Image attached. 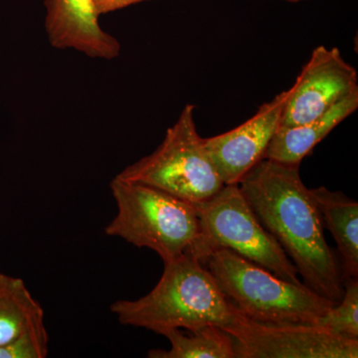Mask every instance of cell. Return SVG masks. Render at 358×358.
I'll use <instances>...</instances> for the list:
<instances>
[{
    "mask_svg": "<svg viewBox=\"0 0 358 358\" xmlns=\"http://www.w3.org/2000/svg\"><path fill=\"white\" fill-rule=\"evenodd\" d=\"M263 227L277 240L310 291L338 303L345 294L338 256L301 178L300 164L263 159L238 182Z\"/></svg>",
    "mask_w": 358,
    "mask_h": 358,
    "instance_id": "1",
    "label": "cell"
},
{
    "mask_svg": "<svg viewBox=\"0 0 358 358\" xmlns=\"http://www.w3.org/2000/svg\"><path fill=\"white\" fill-rule=\"evenodd\" d=\"M110 310L124 326L159 334L204 324L224 327L235 313L213 275L188 252L164 262V273L150 293L138 300L117 301Z\"/></svg>",
    "mask_w": 358,
    "mask_h": 358,
    "instance_id": "2",
    "label": "cell"
},
{
    "mask_svg": "<svg viewBox=\"0 0 358 358\" xmlns=\"http://www.w3.org/2000/svg\"><path fill=\"white\" fill-rule=\"evenodd\" d=\"M203 264L228 303L255 322L317 324L336 305L305 285L285 281L231 250H215Z\"/></svg>",
    "mask_w": 358,
    "mask_h": 358,
    "instance_id": "3",
    "label": "cell"
},
{
    "mask_svg": "<svg viewBox=\"0 0 358 358\" xmlns=\"http://www.w3.org/2000/svg\"><path fill=\"white\" fill-rule=\"evenodd\" d=\"M110 188L117 213L105 228L108 236L152 250L164 263L192 247L199 233L194 204L159 188L117 176L110 181Z\"/></svg>",
    "mask_w": 358,
    "mask_h": 358,
    "instance_id": "4",
    "label": "cell"
},
{
    "mask_svg": "<svg viewBox=\"0 0 358 358\" xmlns=\"http://www.w3.org/2000/svg\"><path fill=\"white\" fill-rule=\"evenodd\" d=\"M199 233L188 253L204 263L217 249L235 252L292 284L303 285L284 250L263 227L238 185H225L210 199L194 204Z\"/></svg>",
    "mask_w": 358,
    "mask_h": 358,
    "instance_id": "5",
    "label": "cell"
},
{
    "mask_svg": "<svg viewBox=\"0 0 358 358\" xmlns=\"http://www.w3.org/2000/svg\"><path fill=\"white\" fill-rule=\"evenodd\" d=\"M194 110V106L186 105L159 148L117 178L159 188L192 204L218 192L225 185L197 131Z\"/></svg>",
    "mask_w": 358,
    "mask_h": 358,
    "instance_id": "6",
    "label": "cell"
},
{
    "mask_svg": "<svg viewBox=\"0 0 358 358\" xmlns=\"http://www.w3.org/2000/svg\"><path fill=\"white\" fill-rule=\"evenodd\" d=\"M236 358H357L358 341L329 333L317 324H266L235 310L227 326Z\"/></svg>",
    "mask_w": 358,
    "mask_h": 358,
    "instance_id": "7",
    "label": "cell"
},
{
    "mask_svg": "<svg viewBox=\"0 0 358 358\" xmlns=\"http://www.w3.org/2000/svg\"><path fill=\"white\" fill-rule=\"evenodd\" d=\"M357 72L338 48L324 45L313 49L307 64L292 86L280 128L312 122L341 99L358 90Z\"/></svg>",
    "mask_w": 358,
    "mask_h": 358,
    "instance_id": "8",
    "label": "cell"
},
{
    "mask_svg": "<svg viewBox=\"0 0 358 358\" xmlns=\"http://www.w3.org/2000/svg\"><path fill=\"white\" fill-rule=\"evenodd\" d=\"M291 94L292 87L261 106L251 119L237 128L203 138L205 150L224 185H238L264 159L281 126L285 106Z\"/></svg>",
    "mask_w": 358,
    "mask_h": 358,
    "instance_id": "9",
    "label": "cell"
},
{
    "mask_svg": "<svg viewBox=\"0 0 358 358\" xmlns=\"http://www.w3.org/2000/svg\"><path fill=\"white\" fill-rule=\"evenodd\" d=\"M45 29L59 50H76L90 58L114 60L121 44L99 23L94 0H44Z\"/></svg>",
    "mask_w": 358,
    "mask_h": 358,
    "instance_id": "10",
    "label": "cell"
},
{
    "mask_svg": "<svg viewBox=\"0 0 358 358\" xmlns=\"http://www.w3.org/2000/svg\"><path fill=\"white\" fill-rule=\"evenodd\" d=\"M358 108V90L341 99L324 115L292 128H280L266 150L264 159L287 164H301L313 148Z\"/></svg>",
    "mask_w": 358,
    "mask_h": 358,
    "instance_id": "11",
    "label": "cell"
},
{
    "mask_svg": "<svg viewBox=\"0 0 358 358\" xmlns=\"http://www.w3.org/2000/svg\"><path fill=\"white\" fill-rule=\"evenodd\" d=\"M324 229L333 235L343 279L358 278V203L343 192L324 186L310 189Z\"/></svg>",
    "mask_w": 358,
    "mask_h": 358,
    "instance_id": "12",
    "label": "cell"
},
{
    "mask_svg": "<svg viewBox=\"0 0 358 358\" xmlns=\"http://www.w3.org/2000/svg\"><path fill=\"white\" fill-rule=\"evenodd\" d=\"M171 350H152L150 358H236L234 338L215 324L164 331Z\"/></svg>",
    "mask_w": 358,
    "mask_h": 358,
    "instance_id": "13",
    "label": "cell"
},
{
    "mask_svg": "<svg viewBox=\"0 0 358 358\" xmlns=\"http://www.w3.org/2000/svg\"><path fill=\"white\" fill-rule=\"evenodd\" d=\"M43 322V308L23 280L0 274V346Z\"/></svg>",
    "mask_w": 358,
    "mask_h": 358,
    "instance_id": "14",
    "label": "cell"
},
{
    "mask_svg": "<svg viewBox=\"0 0 358 358\" xmlns=\"http://www.w3.org/2000/svg\"><path fill=\"white\" fill-rule=\"evenodd\" d=\"M317 326L341 338L358 341V280H345L343 299L317 320Z\"/></svg>",
    "mask_w": 358,
    "mask_h": 358,
    "instance_id": "15",
    "label": "cell"
},
{
    "mask_svg": "<svg viewBox=\"0 0 358 358\" xmlns=\"http://www.w3.org/2000/svg\"><path fill=\"white\" fill-rule=\"evenodd\" d=\"M48 334L44 322L0 346V358H44L48 355Z\"/></svg>",
    "mask_w": 358,
    "mask_h": 358,
    "instance_id": "16",
    "label": "cell"
},
{
    "mask_svg": "<svg viewBox=\"0 0 358 358\" xmlns=\"http://www.w3.org/2000/svg\"><path fill=\"white\" fill-rule=\"evenodd\" d=\"M143 1H148V0H94V3H95L96 13L101 16Z\"/></svg>",
    "mask_w": 358,
    "mask_h": 358,
    "instance_id": "17",
    "label": "cell"
},
{
    "mask_svg": "<svg viewBox=\"0 0 358 358\" xmlns=\"http://www.w3.org/2000/svg\"><path fill=\"white\" fill-rule=\"evenodd\" d=\"M284 1H288V2H301V1H306V0H284Z\"/></svg>",
    "mask_w": 358,
    "mask_h": 358,
    "instance_id": "18",
    "label": "cell"
}]
</instances>
